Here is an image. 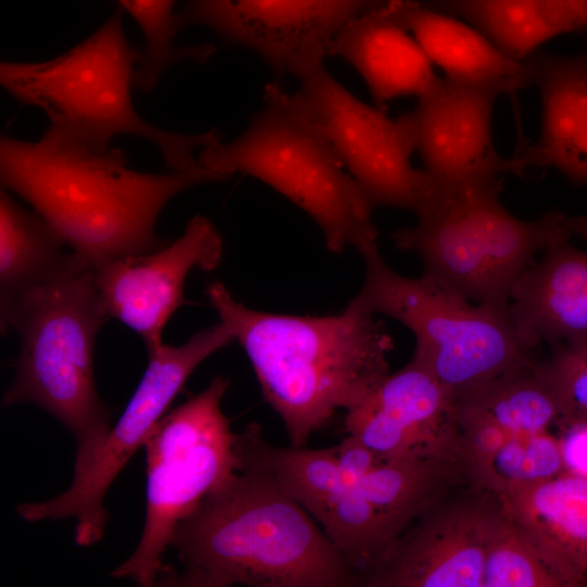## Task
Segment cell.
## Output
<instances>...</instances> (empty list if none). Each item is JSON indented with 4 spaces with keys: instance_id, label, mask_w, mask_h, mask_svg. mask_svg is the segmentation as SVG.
Returning a JSON list of instances; mask_svg holds the SVG:
<instances>
[{
    "instance_id": "6da1fadb",
    "label": "cell",
    "mask_w": 587,
    "mask_h": 587,
    "mask_svg": "<svg viewBox=\"0 0 587 587\" xmlns=\"http://www.w3.org/2000/svg\"><path fill=\"white\" fill-rule=\"evenodd\" d=\"M0 178L96 268L166 246L155 232L164 205L190 187L230 176L203 166L142 173L120 149L87 148L45 133L36 142L1 137Z\"/></svg>"
},
{
    "instance_id": "7a4b0ae2",
    "label": "cell",
    "mask_w": 587,
    "mask_h": 587,
    "mask_svg": "<svg viewBox=\"0 0 587 587\" xmlns=\"http://www.w3.org/2000/svg\"><path fill=\"white\" fill-rule=\"evenodd\" d=\"M237 452L235 474L176 525L170 547L180 571L165 566L157 585L359 586L312 515L260 465Z\"/></svg>"
},
{
    "instance_id": "3957f363",
    "label": "cell",
    "mask_w": 587,
    "mask_h": 587,
    "mask_svg": "<svg viewBox=\"0 0 587 587\" xmlns=\"http://www.w3.org/2000/svg\"><path fill=\"white\" fill-rule=\"evenodd\" d=\"M205 295L245 350L290 446L304 447L389 373L392 338L359 295L339 313L324 316L251 309L217 280L205 286Z\"/></svg>"
},
{
    "instance_id": "277c9868",
    "label": "cell",
    "mask_w": 587,
    "mask_h": 587,
    "mask_svg": "<svg viewBox=\"0 0 587 587\" xmlns=\"http://www.w3.org/2000/svg\"><path fill=\"white\" fill-rule=\"evenodd\" d=\"M108 313L93 268L79 255L54 278L23 297L0 320L21 349L2 405L34 403L76 439L74 473L93 458L110 430V409L96 387L93 349Z\"/></svg>"
},
{
    "instance_id": "5b68a950",
    "label": "cell",
    "mask_w": 587,
    "mask_h": 587,
    "mask_svg": "<svg viewBox=\"0 0 587 587\" xmlns=\"http://www.w3.org/2000/svg\"><path fill=\"white\" fill-rule=\"evenodd\" d=\"M123 8L92 36L66 53L41 63L1 62L0 83L22 104L46 112V134L92 149L110 148L116 135L153 142L171 171L202 167L193 153L217 143L216 128L183 135L152 126L133 107L130 90L142 53L124 34Z\"/></svg>"
},
{
    "instance_id": "8992f818",
    "label": "cell",
    "mask_w": 587,
    "mask_h": 587,
    "mask_svg": "<svg viewBox=\"0 0 587 587\" xmlns=\"http://www.w3.org/2000/svg\"><path fill=\"white\" fill-rule=\"evenodd\" d=\"M501 190V177L437 185L417 222L390 238L399 250L420 258L423 273L476 303L508 308L514 284L537 254L572 236L561 210L522 220L503 205Z\"/></svg>"
},
{
    "instance_id": "52a82bcc",
    "label": "cell",
    "mask_w": 587,
    "mask_h": 587,
    "mask_svg": "<svg viewBox=\"0 0 587 587\" xmlns=\"http://www.w3.org/2000/svg\"><path fill=\"white\" fill-rule=\"evenodd\" d=\"M365 272L359 296L377 315L404 325L412 355L455 403L499 376L535 360L508 308L476 303L423 273L404 276L384 260L377 239L357 249Z\"/></svg>"
},
{
    "instance_id": "ba28073f",
    "label": "cell",
    "mask_w": 587,
    "mask_h": 587,
    "mask_svg": "<svg viewBox=\"0 0 587 587\" xmlns=\"http://www.w3.org/2000/svg\"><path fill=\"white\" fill-rule=\"evenodd\" d=\"M198 160L278 191L313 220L332 253L377 239L373 209L336 150L277 83L266 85L263 107L238 138L203 148Z\"/></svg>"
},
{
    "instance_id": "9c48e42d",
    "label": "cell",
    "mask_w": 587,
    "mask_h": 587,
    "mask_svg": "<svg viewBox=\"0 0 587 587\" xmlns=\"http://www.w3.org/2000/svg\"><path fill=\"white\" fill-rule=\"evenodd\" d=\"M228 385L227 378L215 376L149 433L145 525L135 551L111 572L113 577L157 585L176 525L237 471L236 433L222 410Z\"/></svg>"
},
{
    "instance_id": "30bf717a",
    "label": "cell",
    "mask_w": 587,
    "mask_h": 587,
    "mask_svg": "<svg viewBox=\"0 0 587 587\" xmlns=\"http://www.w3.org/2000/svg\"><path fill=\"white\" fill-rule=\"evenodd\" d=\"M235 341L222 322L193 334L180 346L163 345L148 353L143 375L100 448L61 495L42 502L22 503L16 511L28 522L76 520L75 542L89 547L101 540L108 513L103 499L115 477L163 416L191 373L207 358Z\"/></svg>"
},
{
    "instance_id": "8fae6325",
    "label": "cell",
    "mask_w": 587,
    "mask_h": 587,
    "mask_svg": "<svg viewBox=\"0 0 587 587\" xmlns=\"http://www.w3.org/2000/svg\"><path fill=\"white\" fill-rule=\"evenodd\" d=\"M297 78L292 100L341 159L364 199L375 208H397L419 214L437 184L411 162L413 146L398 118L352 95L326 68L324 61Z\"/></svg>"
},
{
    "instance_id": "7c38bea8",
    "label": "cell",
    "mask_w": 587,
    "mask_h": 587,
    "mask_svg": "<svg viewBox=\"0 0 587 587\" xmlns=\"http://www.w3.org/2000/svg\"><path fill=\"white\" fill-rule=\"evenodd\" d=\"M492 492L465 483L412 522L361 578L363 587H482L501 516Z\"/></svg>"
},
{
    "instance_id": "4fadbf2b",
    "label": "cell",
    "mask_w": 587,
    "mask_h": 587,
    "mask_svg": "<svg viewBox=\"0 0 587 587\" xmlns=\"http://www.w3.org/2000/svg\"><path fill=\"white\" fill-rule=\"evenodd\" d=\"M394 1L188 0L175 22L177 30L203 25L227 45L254 52L282 80L324 61L333 39L352 20Z\"/></svg>"
},
{
    "instance_id": "5bb4252c",
    "label": "cell",
    "mask_w": 587,
    "mask_h": 587,
    "mask_svg": "<svg viewBox=\"0 0 587 587\" xmlns=\"http://www.w3.org/2000/svg\"><path fill=\"white\" fill-rule=\"evenodd\" d=\"M344 427L383 459L464 464L457 403L414 359L384 375L347 410Z\"/></svg>"
},
{
    "instance_id": "9a60e30c",
    "label": "cell",
    "mask_w": 587,
    "mask_h": 587,
    "mask_svg": "<svg viewBox=\"0 0 587 587\" xmlns=\"http://www.w3.org/2000/svg\"><path fill=\"white\" fill-rule=\"evenodd\" d=\"M222 258L218 229L197 214L163 248L111 260L93 272L108 316L134 330L150 353L164 345L163 329L185 302L188 274L195 268L213 271Z\"/></svg>"
},
{
    "instance_id": "2e32d148",
    "label": "cell",
    "mask_w": 587,
    "mask_h": 587,
    "mask_svg": "<svg viewBox=\"0 0 587 587\" xmlns=\"http://www.w3.org/2000/svg\"><path fill=\"white\" fill-rule=\"evenodd\" d=\"M495 90L441 77L415 108L398 121L423 170L438 186L463 185L522 175L516 160L504 158L492 139Z\"/></svg>"
},
{
    "instance_id": "e0dca14e",
    "label": "cell",
    "mask_w": 587,
    "mask_h": 587,
    "mask_svg": "<svg viewBox=\"0 0 587 587\" xmlns=\"http://www.w3.org/2000/svg\"><path fill=\"white\" fill-rule=\"evenodd\" d=\"M576 36L584 45L577 54L539 49L525 59L540 96L541 130L536 142L521 136L513 157L522 173L552 168L587 187V28Z\"/></svg>"
},
{
    "instance_id": "ac0fdd59",
    "label": "cell",
    "mask_w": 587,
    "mask_h": 587,
    "mask_svg": "<svg viewBox=\"0 0 587 587\" xmlns=\"http://www.w3.org/2000/svg\"><path fill=\"white\" fill-rule=\"evenodd\" d=\"M509 314L532 348L587 350V250L562 239L551 243L516 280Z\"/></svg>"
},
{
    "instance_id": "d6986e66",
    "label": "cell",
    "mask_w": 587,
    "mask_h": 587,
    "mask_svg": "<svg viewBox=\"0 0 587 587\" xmlns=\"http://www.w3.org/2000/svg\"><path fill=\"white\" fill-rule=\"evenodd\" d=\"M389 10L433 65L454 82L514 96L530 87L526 60L517 61L467 22L419 0H395Z\"/></svg>"
},
{
    "instance_id": "ffe728a7",
    "label": "cell",
    "mask_w": 587,
    "mask_h": 587,
    "mask_svg": "<svg viewBox=\"0 0 587 587\" xmlns=\"http://www.w3.org/2000/svg\"><path fill=\"white\" fill-rule=\"evenodd\" d=\"M327 57L350 63L383 110L395 99L425 96L441 78L389 5L348 23L330 42Z\"/></svg>"
},
{
    "instance_id": "44dd1931",
    "label": "cell",
    "mask_w": 587,
    "mask_h": 587,
    "mask_svg": "<svg viewBox=\"0 0 587 587\" xmlns=\"http://www.w3.org/2000/svg\"><path fill=\"white\" fill-rule=\"evenodd\" d=\"M419 1L473 25L517 61L561 35L587 28V0Z\"/></svg>"
},
{
    "instance_id": "7402d4cb",
    "label": "cell",
    "mask_w": 587,
    "mask_h": 587,
    "mask_svg": "<svg viewBox=\"0 0 587 587\" xmlns=\"http://www.w3.org/2000/svg\"><path fill=\"white\" fill-rule=\"evenodd\" d=\"M497 497L508 519L579 573L586 582V477L562 472Z\"/></svg>"
},
{
    "instance_id": "603a6c76",
    "label": "cell",
    "mask_w": 587,
    "mask_h": 587,
    "mask_svg": "<svg viewBox=\"0 0 587 587\" xmlns=\"http://www.w3.org/2000/svg\"><path fill=\"white\" fill-rule=\"evenodd\" d=\"M61 235L38 213L0 191V320L27 294L60 274L73 260Z\"/></svg>"
},
{
    "instance_id": "cb8c5ba5",
    "label": "cell",
    "mask_w": 587,
    "mask_h": 587,
    "mask_svg": "<svg viewBox=\"0 0 587 587\" xmlns=\"http://www.w3.org/2000/svg\"><path fill=\"white\" fill-rule=\"evenodd\" d=\"M465 483L466 469L459 462L385 459L357 487L375 513L387 550L422 513Z\"/></svg>"
},
{
    "instance_id": "d4e9b609",
    "label": "cell",
    "mask_w": 587,
    "mask_h": 587,
    "mask_svg": "<svg viewBox=\"0 0 587 587\" xmlns=\"http://www.w3.org/2000/svg\"><path fill=\"white\" fill-rule=\"evenodd\" d=\"M236 444L243 455L260 465L280 490L315 520L337 492L335 447H275L264 439L257 423L236 434Z\"/></svg>"
},
{
    "instance_id": "484cf974",
    "label": "cell",
    "mask_w": 587,
    "mask_h": 587,
    "mask_svg": "<svg viewBox=\"0 0 587 587\" xmlns=\"http://www.w3.org/2000/svg\"><path fill=\"white\" fill-rule=\"evenodd\" d=\"M457 404L485 415L511 436L550 430L560 417L558 400L536 359L499 376Z\"/></svg>"
},
{
    "instance_id": "4316f807",
    "label": "cell",
    "mask_w": 587,
    "mask_h": 587,
    "mask_svg": "<svg viewBox=\"0 0 587 587\" xmlns=\"http://www.w3.org/2000/svg\"><path fill=\"white\" fill-rule=\"evenodd\" d=\"M584 584L585 578L579 573L501 513L488 542L482 587H578Z\"/></svg>"
},
{
    "instance_id": "83f0119b",
    "label": "cell",
    "mask_w": 587,
    "mask_h": 587,
    "mask_svg": "<svg viewBox=\"0 0 587 587\" xmlns=\"http://www.w3.org/2000/svg\"><path fill=\"white\" fill-rule=\"evenodd\" d=\"M564 472L560 444L550 430L511 436L467 475L471 486L498 496Z\"/></svg>"
},
{
    "instance_id": "f1b7e54d",
    "label": "cell",
    "mask_w": 587,
    "mask_h": 587,
    "mask_svg": "<svg viewBox=\"0 0 587 587\" xmlns=\"http://www.w3.org/2000/svg\"><path fill=\"white\" fill-rule=\"evenodd\" d=\"M135 18L145 35V49L135 74V85L151 91L172 63L180 60L204 62L213 52L212 45L177 48L173 45L177 34L173 7L175 0H116Z\"/></svg>"
},
{
    "instance_id": "f546056e",
    "label": "cell",
    "mask_w": 587,
    "mask_h": 587,
    "mask_svg": "<svg viewBox=\"0 0 587 587\" xmlns=\"http://www.w3.org/2000/svg\"><path fill=\"white\" fill-rule=\"evenodd\" d=\"M537 365L558 400L559 420L587 422V350L551 348Z\"/></svg>"
},
{
    "instance_id": "4dcf8cb0",
    "label": "cell",
    "mask_w": 587,
    "mask_h": 587,
    "mask_svg": "<svg viewBox=\"0 0 587 587\" xmlns=\"http://www.w3.org/2000/svg\"><path fill=\"white\" fill-rule=\"evenodd\" d=\"M335 452L338 480L336 494L355 488L377 464L385 460L349 434L335 446Z\"/></svg>"
},
{
    "instance_id": "1f68e13d",
    "label": "cell",
    "mask_w": 587,
    "mask_h": 587,
    "mask_svg": "<svg viewBox=\"0 0 587 587\" xmlns=\"http://www.w3.org/2000/svg\"><path fill=\"white\" fill-rule=\"evenodd\" d=\"M555 426L564 472L587 478V422L559 420Z\"/></svg>"
},
{
    "instance_id": "d6a6232c",
    "label": "cell",
    "mask_w": 587,
    "mask_h": 587,
    "mask_svg": "<svg viewBox=\"0 0 587 587\" xmlns=\"http://www.w3.org/2000/svg\"><path fill=\"white\" fill-rule=\"evenodd\" d=\"M565 224L572 237L587 240V215H566Z\"/></svg>"
},
{
    "instance_id": "836d02e7",
    "label": "cell",
    "mask_w": 587,
    "mask_h": 587,
    "mask_svg": "<svg viewBox=\"0 0 587 587\" xmlns=\"http://www.w3.org/2000/svg\"><path fill=\"white\" fill-rule=\"evenodd\" d=\"M585 586H587V577H586Z\"/></svg>"
}]
</instances>
